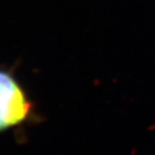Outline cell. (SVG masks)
Here are the masks:
<instances>
[{"mask_svg": "<svg viewBox=\"0 0 155 155\" xmlns=\"http://www.w3.org/2000/svg\"><path fill=\"white\" fill-rule=\"evenodd\" d=\"M32 102L12 74L0 69V133L22 125L31 116Z\"/></svg>", "mask_w": 155, "mask_h": 155, "instance_id": "1", "label": "cell"}]
</instances>
